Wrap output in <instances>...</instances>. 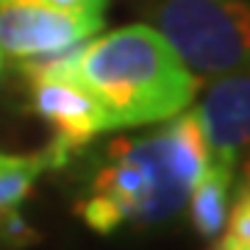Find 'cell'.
<instances>
[{
    "mask_svg": "<svg viewBox=\"0 0 250 250\" xmlns=\"http://www.w3.org/2000/svg\"><path fill=\"white\" fill-rule=\"evenodd\" d=\"M208 164L195 111H181L164 120L156 134L120 139L108 147L89 195L78 203V214L98 233L164 223L187 206Z\"/></svg>",
    "mask_w": 250,
    "mask_h": 250,
    "instance_id": "6da1fadb",
    "label": "cell"
},
{
    "mask_svg": "<svg viewBox=\"0 0 250 250\" xmlns=\"http://www.w3.org/2000/svg\"><path fill=\"white\" fill-rule=\"evenodd\" d=\"M70 64L103 108L108 131L164 123L197 92L195 78L150 25H128L75 47Z\"/></svg>",
    "mask_w": 250,
    "mask_h": 250,
    "instance_id": "7a4b0ae2",
    "label": "cell"
},
{
    "mask_svg": "<svg viewBox=\"0 0 250 250\" xmlns=\"http://www.w3.org/2000/svg\"><path fill=\"white\" fill-rule=\"evenodd\" d=\"M153 28L164 36L195 83L248 64L245 0H156Z\"/></svg>",
    "mask_w": 250,
    "mask_h": 250,
    "instance_id": "3957f363",
    "label": "cell"
},
{
    "mask_svg": "<svg viewBox=\"0 0 250 250\" xmlns=\"http://www.w3.org/2000/svg\"><path fill=\"white\" fill-rule=\"evenodd\" d=\"M75 47L50 56L47 62L25 67L31 81V106L56 131L53 142L47 145L53 167H64L72 153L81 150L92 136L108 131L106 114L98 100L72 75L70 62Z\"/></svg>",
    "mask_w": 250,
    "mask_h": 250,
    "instance_id": "277c9868",
    "label": "cell"
},
{
    "mask_svg": "<svg viewBox=\"0 0 250 250\" xmlns=\"http://www.w3.org/2000/svg\"><path fill=\"white\" fill-rule=\"evenodd\" d=\"M103 28L98 14H67L34 0H0V53L14 59L56 56Z\"/></svg>",
    "mask_w": 250,
    "mask_h": 250,
    "instance_id": "5b68a950",
    "label": "cell"
},
{
    "mask_svg": "<svg viewBox=\"0 0 250 250\" xmlns=\"http://www.w3.org/2000/svg\"><path fill=\"white\" fill-rule=\"evenodd\" d=\"M208 161L233 172L239 153L248 145L250 128V78L248 72H228L211 81L195 111Z\"/></svg>",
    "mask_w": 250,
    "mask_h": 250,
    "instance_id": "8992f818",
    "label": "cell"
},
{
    "mask_svg": "<svg viewBox=\"0 0 250 250\" xmlns=\"http://www.w3.org/2000/svg\"><path fill=\"white\" fill-rule=\"evenodd\" d=\"M231 184L233 172L208 164V170L200 175V181L189 192L187 200L189 211H192V225L206 239H214L223 231L228 208H231Z\"/></svg>",
    "mask_w": 250,
    "mask_h": 250,
    "instance_id": "52a82bcc",
    "label": "cell"
},
{
    "mask_svg": "<svg viewBox=\"0 0 250 250\" xmlns=\"http://www.w3.org/2000/svg\"><path fill=\"white\" fill-rule=\"evenodd\" d=\"M45 170H53L47 147L42 153H31V156L0 153V225L20 211L22 200L34 189V181Z\"/></svg>",
    "mask_w": 250,
    "mask_h": 250,
    "instance_id": "ba28073f",
    "label": "cell"
},
{
    "mask_svg": "<svg viewBox=\"0 0 250 250\" xmlns=\"http://www.w3.org/2000/svg\"><path fill=\"white\" fill-rule=\"evenodd\" d=\"M225 233L223 245H228L231 250H250V203H248V187H242L236 203L228 208L225 217Z\"/></svg>",
    "mask_w": 250,
    "mask_h": 250,
    "instance_id": "9c48e42d",
    "label": "cell"
},
{
    "mask_svg": "<svg viewBox=\"0 0 250 250\" xmlns=\"http://www.w3.org/2000/svg\"><path fill=\"white\" fill-rule=\"evenodd\" d=\"M34 3L56 11H67V14H98V17H103V9H106L108 0H34Z\"/></svg>",
    "mask_w": 250,
    "mask_h": 250,
    "instance_id": "30bf717a",
    "label": "cell"
},
{
    "mask_svg": "<svg viewBox=\"0 0 250 250\" xmlns=\"http://www.w3.org/2000/svg\"><path fill=\"white\" fill-rule=\"evenodd\" d=\"M211 250H231V248H228V245H223V242H217V245H214Z\"/></svg>",
    "mask_w": 250,
    "mask_h": 250,
    "instance_id": "8fae6325",
    "label": "cell"
}]
</instances>
